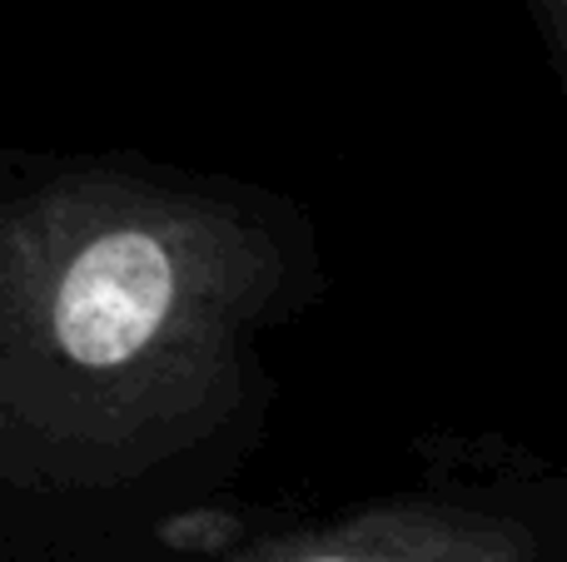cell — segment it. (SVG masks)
Wrapping results in <instances>:
<instances>
[{"mask_svg":"<svg viewBox=\"0 0 567 562\" xmlns=\"http://www.w3.org/2000/svg\"><path fill=\"white\" fill-rule=\"evenodd\" d=\"M323 289L313 219L265 185L0 149V562H120L229 503Z\"/></svg>","mask_w":567,"mask_h":562,"instance_id":"6da1fadb","label":"cell"},{"mask_svg":"<svg viewBox=\"0 0 567 562\" xmlns=\"http://www.w3.org/2000/svg\"><path fill=\"white\" fill-rule=\"evenodd\" d=\"M423 483L323 513H269L239 498L169 523L120 562H567L558 478L528 483V458L488 473V444H423Z\"/></svg>","mask_w":567,"mask_h":562,"instance_id":"7a4b0ae2","label":"cell"},{"mask_svg":"<svg viewBox=\"0 0 567 562\" xmlns=\"http://www.w3.org/2000/svg\"><path fill=\"white\" fill-rule=\"evenodd\" d=\"M533 6V20L543 30V50L553 55V70L567 75V60H563V45H567V0H528Z\"/></svg>","mask_w":567,"mask_h":562,"instance_id":"3957f363","label":"cell"}]
</instances>
